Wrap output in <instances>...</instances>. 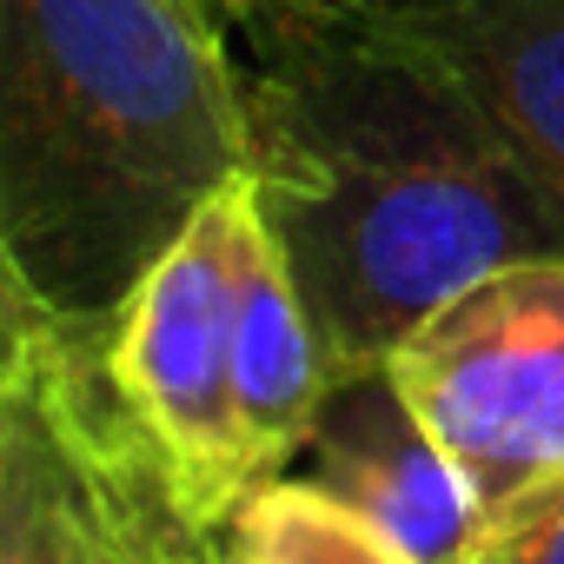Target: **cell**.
I'll return each mask as SVG.
<instances>
[{"mask_svg": "<svg viewBox=\"0 0 564 564\" xmlns=\"http://www.w3.org/2000/svg\"><path fill=\"white\" fill-rule=\"evenodd\" d=\"M219 551H226V538H219ZM219 551H213V564H219Z\"/></svg>", "mask_w": 564, "mask_h": 564, "instance_id": "obj_13", "label": "cell"}, {"mask_svg": "<svg viewBox=\"0 0 564 564\" xmlns=\"http://www.w3.org/2000/svg\"><path fill=\"white\" fill-rule=\"evenodd\" d=\"M232 193L239 180L153 259V272L107 319V372L166 452L193 518L219 524L252 491L232 372Z\"/></svg>", "mask_w": 564, "mask_h": 564, "instance_id": "obj_4", "label": "cell"}, {"mask_svg": "<svg viewBox=\"0 0 564 564\" xmlns=\"http://www.w3.org/2000/svg\"><path fill=\"white\" fill-rule=\"evenodd\" d=\"M352 21L445 67L564 206V0H359Z\"/></svg>", "mask_w": 564, "mask_h": 564, "instance_id": "obj_6", "label": "cell"}, {"mask_svg": "<svg viewBox=\"0 0 564 564\" xmlns=\"http://www.w3.org/2000/svg\"><path fill=\"white\" fill-rule=\"evenodd\" d=\"M246 173V54L186 0H0V265L14 306L107 326Z\"/></svg>", "mask_w": 564, "mask_h": 564, "instance_id": "obj_2", "label": "cell"}, {"mask_svg": "<svg viewBox=\"0 0 564 564\" xmlns=\"http://www.w3.org/2000/svg\"><path fill=\"white\" fill-rule=\"evenodd\" d=\"M300 458L319 491L352 505L412 564H478L491 511L438 432L412 412L392 366L333 379Z\"/></svg>", "mask_w": 564, "mask_h": 564, "instance_id": "obj_5", "label": "cell"}, {"mask_svg": "<svg viewBox=\"0 0 564 564\" xmlns=\"http://www.w3.org/2000/svg\"><path fill=\"white\" fill-rule=\"evenodd\" d=\"M352 14H359V0H232V34H239V54H246V47H265V41L339 28Z\"/></svg>", "mask_w": 564, "mask_h": 564, "instance_id": "obj_10", "label": "cell"}, {"mask_svg": "<svg viewBox=\"0 0 564 564\" xmlns=\"http://www.w3.org/2000/svg\"><path fill=\"white\" fill-rule=\"evenodd\" d=\"M219 564H246V557H239V551H232V538H226V551H219Z\"/></svg>", "mask_w": 564, "mask_h": 564, "instance_id": "obj_12", "label": "cell"}, {"mask_svg": "<svg viewBox=\"0 0 564 564\" xmlns=\"http://www.w3.org/2000/svg\"><path fill=\"white\" fill-rule=\"evenodd\" d=\"M246 107L252 206L339 379L485 272L564 252V206L478 100L366 21L246 47Z\"/></svg>", "mask_w": 564, "mask_h": 564, "instance_id": "obj_1", "label": "cell"}, {"mask_svg": "<svg viewBox=\"0 0 564 564\" xmlns=\"http://www.w3.org/2000/svg\"><path fill=\"white\" fill-rule=\"evenodd\" d=\"M478 564H564V485L524 498L518 511L491 518Z\"/></svg>", "mask_w": 564, "mask_h": 564, "instance_id": "obj_9", "label": "cell"}, {"mask_svg": "<svg viewBox=\"0 0 564 564\" xmlns=\"http://www.w3.org/2000/svg\"><path fill=\"white\" fill-rule=\"evenodd\" d=\"M232 372H239V432L252 485L286 478L339 372L286 272V252L252 206V180H239L232 193Z\"/></svg>", "mask_w": 564, "mask_h": 564, "instance_id": "obj_7", "label": "cell"}, {"mask_svg": "<svg viewBox=\"0 0 564 564\" xmlns=\"http://www.w3.org/2000/svg\"><path fill=\"white\" fill-rule=\"evenodd\" d=\"M386 366L491 518L564 485V252L485 272Z\"/></svg>", "mask_w": 564, "mask_h": 564, "instance_id": "obj_3", "label": "cell"}, {"mask_svg": "<svg viewBox=\"0 0 564 564\" xmlns=\"http://www.w3.org/2000/svg\"><path fill=\"white\" fill-rule=\"evenodd\" d=\"M186 8H193V14H206L219 34H232V0H186ZM232 41H239V34H232Z\"/></svg>", "mask_w": 564, "mask_h": 564, "instance_id": "obj_11", "label": "cell"}, {"mask_svg": "<svg viewBox=\"0 0 564 564\" xmlns=\"http://www.w3.org/2000/svg\"><path fill=\"white\" fill-rule=\"evenodd\" d=\"M226 538L246 564H412L352 505H339L333 491L293 471L252 485L226 518Z\"/></svg>", "mask_w": 564, "mask_h": 564, "instance_id": "obj_8", "label": "cell"}]
</instances>
